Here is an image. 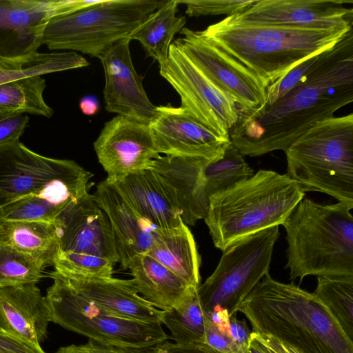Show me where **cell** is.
I'll list each match as a JSON object with an SVG mask.
<instances>
[{
	"label": "cell",
	"mask_w": 353,
	"mask_h": 353,
	"mask_svg": "<svg viewBox=\"0 0 353 353\" xmlns=\"http://www.w3.org/2000/svg\"><path fill=\"white\" fill-rule=\"evenodd\" d=\"M353 101V31L324 51L302 81L270 105L243 114L230 130L244 156L285 150L315 123Z\"/></svg>",
	"instance_id": "obj_1"
},
{
	"label": "cell",
	"mask_w": 353,
	"mask_h": 353,
	"mask_svg": "<svg viewBox=\"0 0 353 353\" xmlns=\"http://www.w3.org/2000/svg\"><path fill=\"white\" fill-rule=\"evenodd\" d=\"M238 311L252 332L269 335L299 353H353V341L314 293L266 274Z\"/></svg>",
	"instance_id": "obj_2"
},
{
	"label": "cell",
	"mask_w": 353,
	"mask_h": 353,
	"mask_svg": "<svg viewBox=\"0 0 353 353\" xmlns=\"http://www.w3.org/2000/svg\"><path fill=\"white\" fill-rule=\"evenodd\" d=\"M352 29H312L236 22L229 17L201 31L241 71L266 88Z\"/></svg>",
	"instance_id": "obj_3"
},
{
	"label": "cell",
	"mask_w": 353,
	"mask_h": 353,
	"mask_svg": "<svg viewBox=\"0 0 353 353\" xmlns=\"http://www.w3.org/2000/svg\"><path fill=\"white\" fill-rule=\"evenodd\" d=\"M305 193L288 175L260 170L210 199L203 219L221 251L252 234L282 225Z\"/></svg>",
	"instance_id": "obj_4"
},
{
	"label": "cell",
	"mask_w": 353,
	"mask_h": 353,
	"mask_svg": "<svg viewBox=\"0 0 353 353\" xmlns=\"http://www.w3.org/2000/svg\"><path fill=\"white\" fill-rule=\"evenodd\" d=\"M353 205H323L307 198L282 225L292 281L306 276H353Z\"/></svg>",
	"instance_id": "obj_5"
},
{
	"label": "cell",
	"mask_w": 353,
	"mask_h": 353,
	"mask_svg": "<svg viewBox=\"0 0 353 353\" xmlns=\"http://www.w3.org/2000/svg\"><path fill=\"white\" fill-rule=\"evenodd\" d=\"M287 175L304 192L353 205V114L315 123L285 150Z\"/></svg>",
	"instance_id": "obj_6"
},
{
	"label": "cell",
	"mask_w": 353,
	"mask_h": 353,
	"mask_svg": "<svg viewBox=\"0 0 353 353\" xmlns=\"http://www.w3.org/2000/svg\"><path fill=\"white\" fill-rule=\"evenodd\" d=\"M156 0H98L94 4L50 19L41 45L50 50L81 52L97 57L128 38L161 4Z\"/></svg>",
	"instance_id": "obj_7"
},
{
	"label": "cell",
	"mask_w": 353,
	"mask_h": 353,
	"mask_svg": "<svg viewBox=\"0 0 353 353\" xmlns=\"http://www.w3.org/2000/svg\"><path fill=\"white\" fill-rule=\"evenodd\" d=\"M92 176L75 161L41 155L19 140L0 145V208L30 195L69 205L89 192Z\"/></svg>",
	"instance_id": "obj_8"
},
{
	"label": "cell",
	"mask_w": 353,
	"mask_h": 353,
	"mask_svg": "<svg viewBox=\"0 0 353 353\" xmlns=\"http://www.w3.org/2000/svg\"><path fill=\"white\" fill-rule=\"evenodd\" d=\"M53 283L46 299L51 321L100 343L143 349L164 342L170 336L160 323H146L113 314L78 292L55 271L48 274Z\"/></svg>",
	"instance_id": "obj_9"
},
{
	"label": "cell",
	"mask_w": 353,
	"mask_h": 353,
	"mask_svg": "<svg viewBox=\"0 0 353 353\" xmlns=\"http://www.w3.org/2000/svg\"><path fill=\"white\" fill-rule=\"evenodd\" d=\"M279 235L274 226L244 237L223 251L213 273L198 287L205 312L224 309L236 314L241 303L268 274Z\"/></svg>",
	"instance_id": "obj_10"
},
{
	"label": "cell",
	"mask_w": 353,
	"mask_h": 353,
	"mask_svg": "<svg viewBox=\"0 0 353 353\" xmlns=\"http://www.w3.org/2000/svg\"><path fill=\"white\" fill-rule=\"evenodd\" d=\"M159 68L161 77L179 94L181 108L216 133L230 137L240 117L236 104L200 70L179 39L172 42L168 60Z\"/></svg>",
	"instance_id": "obj_11"
},
{
	"label": "cell",
	"mask_w": 353,
	"mask_h": 353,
	"mask_svg": "<svg viewBox=\"0 0 353 353\" xmlns=\"http://www.w3.org/2000/svg\"><path fill=\"white\" fill-rule=\"evenodd\" d=\"M87 0H0V57L21 58L37 52L54 17L94 4Z\"/></svg>",
	"instance_id": "obj_12"
},
{
	"label": "cell",
	"mask_w": 353,
	"mask_h": 353,
	"mask_svg": "<svg viewBox=\"0 0 353 353\" xmlns=\"http://www.w3.org/2000/svg\"><path fill=\"white\" fill-rule=\"evenodd\" d=\"M212 159L160 155L148 167L163 176L175 190L181 218L187 225H194L204 219L210 197L224 189L221 169Z\"/></svg>",
	"instance_id": "obj_13"
},
{
	"label": "cell",
	"mask_w": 353,
	"mask_h": 353,
	"mask_svg": "<svg viewBox=\"0 0 353 353\" xmlns=\"http://www.w3.org/2000/svg\"><path fill=\"white\" fill-rule=\"evenodd\" d=\"M352 0H257L244 12L229 16L236 22L312 29L353 27Z\"/></svg>",
	"instance_id": "obj_14"
},
{
	"label": "cell",
	"mask_w": 353,
	"mask_h": 353,
	"mask_svg": "<svg viewBox=\"0 0 353 353\" xmlns=\"http://www.w3.org/2000/svg\"><path fill=\"white\" fill-rule=\"evenodd\" d=\"M93 145L107 178L147 169L160 156L149 123L121 115L105 123Z\"/></svg>",
	"instance_id": "obj_15"
},
{
	"label": "cell",
	"mask_w": 353,
	"mask_h": 353,
	"mask_svg": "<svg viewBox=\"0 0 353 353\" xmlns=\"http://www.w3.org/2000/svg\"><path fill=\"white\" fill-rule=\"evenodd\" d=\"M54 224L59 238L57 254H91L119 263L110 221L93 194L88 192L70 204Z\"/></svg>",
	"instance_id": "obj_16"
},
{
	"label": "cell",
	"mask_w": 353,
	"mask_h": 353,
	"mask_svg": "<svg viewBox=\"0 0 353 353\" xmlns=\"http://www.w3.org/2000/svg\"><path fill=\"white\" fill-rule=\"evenodd\" d=\"M159 154L218 158L230 144L223 137L193 117L181 106L168 103L156 106L149 122Z\"/></svg>",
	"instance_id": "obj_17"
},
{
	"label": "cell",
	"mask_w": 353,
	"mask_h": 353,
	"mask_svg": "<svg viewBox=\"0 0 353 353\" xmlns=\"http://www.w3.org/2000/svg\"><path fill=\"white\" fill-rule=\"evenodd\" d=\"M130 41L128 38L121 39L97 57L105 74V108L109 112L149 123L156 106L148 97L142 79L134 68Z\"/></svg>",
	"instance_id": "obj_18"
},
{
	"label": "cell",
	"mask_w": 353,
	"mask_h": 353,
	"mask_svg": "<svg viewBox=\"0 0 353 353\" xmlns=\"http://www.w3.org/2000/svg\"><path fill=\"white\" fill-rule=\"evenodd\" d=\"M179 38L185 51L200 70L235 102L243 114L263 106L265 90L246 75L201 31L183 28Z\"/></svg>",
	"instance_id": "obj_19"
},
{
	"label": "cell",
	"mask_w": 353,
	"mask_h": 353,
	"mask_svg": "<svg viewBox=\"0 0 353 353\" xmlns=\"http://www.w3.org/2000/svg\"><path fill=\"white\" fill-rule=\"evenodd\" d=\"M106 179L137 212L157 228L170 229L183 223L175 190L158 172L147 168Z\"/></svg>",
	"instance_id": "obj_20"
},
{
	"label": "cell",
	"mask_w": 353,
	"mask_h": 353,
	"mask_svg": "<svg viewBox=\"0 0 353 353\" xmlns=\"http://www.w3.org/2000/svg\"><path fill=\"white\" fill-rule=\"evenodd\" d=\"M93 196L108 218L119 263L126 270L148 252L159 228L137 212L106 179L98 183Z\"/></svg>",
	"instance_id": "obj_21"
},
{
	"label": "cell",
	"mask_w": 353,
	"mask_h": 353,
	"mask_svg": "<svg viewBox=\"0 0 353 353\" xmlns=\"http://www.w3.org/2000/svg\"><path fill=\"white\" fill-rule=\"evenodd\" d=\"M50 322L47 299L36 284L0 288V330L41 345Z\"/></svg>",
	"instance_id": "obj_22"
},
{
	"label": "cell",
	"mask_w": 353,
	"mask_h": 353,
	"mask_svg": "<svg viewBox=\"0 0 353 353\" xmlns=\"http://www.w3.org/2000/svg\"><path fill=\"white\" fill-rule=\"evenodd\" d=\"M61 275L78 292L113 314L137 321L162 324L163 310L152 306L139 295L132 279Z\"/></svg>",
	"instance_id": "obj_23"
},
{
	"label": "cell",
	"mask_w": 353,
	"mask_h": 353,
	"mask_svg": "<svg viewBox=\"0 0 353 353\" xmlns=\"http://www.w3.org/2000/svg\"><path fill=\"white\" fill-rule=\"evenodd\" d=\"M146 254L181 279L188 285H200L201 257L194 236L184 222L174 228H159L154 241Z\"/></svg>",
	"instance_id": "obj_24"
},
{
	"label": "cell",
	"mask_w": 353,
	"mask_h": 353,
	"mask_svg": "<svg viewBox=\"0 0 353 353\" xmlns=\"http://www.w3.org/2000/svg\"><path fill=\"white\" fill-rule=\"evenodd\" d=\"M128 269L141 296L161 310H168L176 305L189 287L147 254L134 259Z\"/></svg>",
	"instance_id": "obj_25"
},
{
	"label": "cell",
	"mask_w": 353,
	"mask_h": 353,
	"mask_svg": "<svg viewBox=\"0 0 353 353\" xmlns=\"http://www.w3.org/2000/svg\"><path fill=\"white\" fill-rule=\"evenodd\" d=\"M0 240L32 256L45 268L54 265L59 250L54 223L0 220Z\"/></svg>",
	"instance_id": "obj_26"
},
{
	"label": "cell",
	"mask_w": 353,
	"mask_h": 353,
	"mask_svg": "<svg viewBox=\"0 0 353 353\" xmlns=\"http://www.w3.org/2000/svg\"><path fill=\"white\" fill-rule=\"evenodd\" d=\"M177 0L163 1L158 8L128 37L137 40L146 57L157 61L159 65L168 58L169 48L174 35L186 23L185 17H177Z\"/></svg>",
	"instance_id": "obj_27"
},
{
	"label": "cell",
	"mask_w": 353,
	"mask_h": 353,
	"mask_svg": "<svg viewBox=\"0 0 353 353\" xmlns=\"http://www.w3.org/2000/svg\"><path fill=\"white\" fill-rule=\"evenodd\" d=\"M89 65L74 52H35L21 58L0 57V84L21 78L81 68Z\"/></svg>",
	"instance_id": "obj_28"
},
{
	"label": "cell",
	"mask_w": 353,
	"mask_h": 353,
	"mask_svg": "<svg viewBox=\"0 0 353 353\" xmlns=\"http://www.w3.org/2000/svg\"><path fill=\"white\" fill-rule=\"evenodd\" d=\"M206 317L198 287L189 286L176 305L163 310L162 324L169 329L174 343H204Z\"/></svg>",
	"instance_id": "obj_29"
},
{
	"label": "cell",
	"mask_w": 353,
	"mask_h": 353,
	"mask_svg": "<svg viewBox=\"0 0 353 353\" xmlns=\"http://www.w3.org/2000/svg\"><path fill=\"white\" fill-rule=\"evenodd\" d=\"M46 87V80L41 76L27 77L0 84V112L50 118L54 110L44 100Z\"/></svg>",
	"instance_id": "obj_30"
},
{
	"label": "cell",
	"mask_w": 353,
	"mask_h": 353,
	"mask_svg": "<svg viewBox=\"0 0 353 353\" xmlns=\"http://www.w3.org/2000/svg\"><path fill=\"white\" fill-rule=\"evenodd\" d=\"M314 294L353 341V276H317Z\"/></svg>",
	"instance_id": "obj_31"
},
{
	"label": "cell",
	"mask_w": 353,
	"mask_h": 353,
	"mask_svg": "<svg viewBox=\"0 0 353 353\" xmlns=\"http://www.w3.org/2000/svg\"><path fill=\"white\" fill-rule=\"evenodd\" d=\"M44 269L32 256L0 240V288L37 284Z\"/></svg>",
	"instance_id": "obj_32"
},
{
	"label": "cell",
	"mask_w": 353,
	"mask_h": 353,
	"mask_svg": "<svg viewBox=\"0 0 353 353\" xmlns=\"http://www.w3.org/2000/svg\"><path fill=\"white\" fill-rule=\"evenodd\" d=\"M68 206L45 196L30 195L1 208L0 220L54 223Z\"/></svg>",
	"instance_id": "obj_33"
},
{
	"label": "cell",
	"mask_w": 353,
	"mask_h": 353,
	"mask_svg": "<svg viewBox=\"0 0 353 353\" xmlns=\"http://www.w3.org/2000/svg\"><path fill=\"white\" fill-rule=\"evenodd\" d=\"M115 263L108 259L86 254L59 253L53 267L64 276L112 277Z\"/></svg>",
	"instance_id": "obj_34"
},
{
	"label": "cell",
	"mask_w": 353,
	"mask_h": 353,
	"mask_svg": "<svg viewBox=\"0 0 353 353\" xmlns=\"http://www.w3.org/2000/svg\"><path fill=\"white\" fill-rule=\"evenodd\" d=\"M257 0H177L186 7L189 17L240 14L250 8Z\"/></svg>",
	"instance_id": "obj_35"
},
{
	"label": "cell",
	"mask_w": 353,
	"mask_h": 353,
	"mask_svg": "<svg viewBox=\"0 0 353 353\" xmlns=\"http://www.w3.org/2000/svg\"><path fill=\"white\" fill-rule=\"evenodd\" d=\"M319 54L303 61L290 70L283 78L270 85L265 90V102L263 105L273 104L299 84L316 63Z\"/></svg>",
	"instance_id": "obj_36"
},
{
	"label": "cell",
	"mask_w": 353,
	"mask_h": 353,
	"mask_svg": "<svg viewBox=\"0 0 353 353\" xmlns=\"http://www.w3.org/2000/svg\"><path fill=\"white\" fill-rule=\"evenodd\" d=\"M29 120L26 114L0 112V145L19 140Z\"/></svg>",
	"instance_id": "obj_37"
},
{
	"label": "cell",
	"mask_w": 353,
	"mask_h": 353,
	"mask_svg": "<svg viewBox=\"0 0 353 353\" xmlns=\"http://www.w3.org/2000/svg\"><path fill=\"white\" fill-rule=\"evenodd\" d=\"M133 351L134 353H219L205 343H177L167 341Z\"/></svg>",
	"instance_id": "obj_38"
},
{
	"label": "cell",
	"mask_w": 353,
	"mask_h": 353,
	"mask_svg": "<svg viewBox=\"0 0 353 353\" xmlns=\"http://www.w3.org/2000/svg\"><path fill=\"white\" fill-rule=\"evenodd\" d=\"M204 343L219 353H241L230 336L220 331L208 316L205 323Z\"/></svg>",
	"instance_id": "obj_39"
},
{
	"label": "cell",
	"mask_w": 353,
	"mask_h": 353,
	"mask_svg": "<svg viewBox=\"0 0 353 353\" xmlns=\"http://www.w3.org/2000/svg\"><path fill=\"white\" fill-rule=\"evenodd\" d=\"M0 353H46L37 345L0 330Z\"/></svg>",
	"instance_id": "obj_40"
},
{
	"label": "cell",
	"mask_w": 353,
	"mask_h": 353,
	"mask_svg": "<svg viewBox=\"0 0 353 353\" xmlns=\"http://www.w3.org/2000/svg\"><path fill=\"white\" fill-rule=\"evenodd\" d=\"M250 334L251 332L244 319L239 320L236 314L230 316L229 334L241 353L247 348Z\"/></svg>",
	"instance_id": "obj_41"
},
{
	"label": "cell",
	"mask_w": 353,
	"mask_h": 353,
	"mask_svg": "<svg viewBox=\"0 0 353 353\" xmlns=\"http://www.w3.org/2000/svg\"><path fill=\"white\" fill-rule=\"evenodd\" d=\"M75 353H134L133 349L100 343L92 340L82 345H72Z\"/></svg>",
	"instance_id": "obj_42"
},
{
	"label": "cell",
	"mask_w": 353,
	"mask_h": 353,
	"mask_svg": "<svg viewBox=\"0 0 353 353\" xmlns=\"http://www.w3.org/2000/svg\"><path fill=\"white\" fill-rule=\"evenodd\" d=\"M207 313V312H206ZM209 320L222 332L229 334L230 316L226 310L216 309L207 313Z\"/></svg>",
	"instance_id": "obj_43"
},
{
	"label": "cell",
	"mask_w": 353,
	"mask_h": 353,
	"mask_svg": "<svg viewBox=\"0 0 353 353\" xmlns=\"http://www.w3.org/2000/svg\"><path fill=\"white\" fill-rule=\"evenodd\" d=\"M257 333V332H256ZM261 341L270 353H299L292 347L266 334L257 333Z\"/></svg>",
	"instance_id": "obj_44"
},
{
	"label": "cell",
	"mask_w": 353,
	"mask_h": 353,
	"mask_svg": "<svg viewBox=\"0 0 353 353\" xmlns=\"http://www.w3.org/2000/svg\"><path fill=\"white\" fill-rule=\"evenodd\" d=\"M79 108L85 115L93 116L99 111V101L92 94L85 95L79 101Z\"/></svg>",
	"instance_id": "obj_45"
},
{
	"label": "cell",
	"mask_w": 353,
	"mask_h": 353,
	"mask_svg": "<svg viewBox=\"0 0 353 353\" xmlns=\"http://www.w3.org/2000/svg\"><path fill=\"white\" fill-rule=\"evenodd\" d=\"M242 353H270V352L261 341L258 334L252 332L248 345Z\"/></svg>",
	"instance_id": "obj_46"
},
{
	"label": "cell",
	"mask_w": 353,
	"mask_h": 353,
	"mask_svg": "<svg viewBox=\"0 0 353 353\" xmlns=\"http://www.w3.org/2000/svg\"><path fill=\"white\" fill-rule=\"evenodd\" d=\"M56 353H75L72 345L61 347Z\"/></svg>",
	"instance_id": "obj_47"
}]
</instances>
